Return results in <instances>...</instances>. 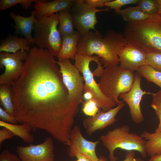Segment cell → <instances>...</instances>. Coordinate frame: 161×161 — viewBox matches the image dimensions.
<instances>
[{"label": "cell", "instance_id": "f1b7e54d", "mask_svg": "<svg viewBox=\"0 0 161 161\" xmlns=\"http://www.w3.org/2000/svg\"><path fill=\"white\" fill-rule=\"evenodd\" d=\"M139 0H114L109 1L106 2L105 6L109 7V8L113 9L115 13L119 14L122 7L129 4H137Z\"/></svg>", "mask_w": 161, "mask_h": 161}, {"label": "cell", "instance_id": "7c38bea8", "mask_svg": "<svg viewBox=\"0 0 161 161\" xmlns=\"http://www.w3.org/2000/svg\"><path fill=\"white\" fill-rule=\"evenodd\" d=\"M69 143L67 149L68 155L70 157H75L76 154H83L93 161L99 159L95 149L99 140L93 142L85 139L82 135L80 128L78 125L72 128L69 136Z\"/></svg>", "mask_w": 161, "mask_h": 161}, {"label": "cell", "instance_id": "4316f807", "mask_svg": "<svg viewBox=\"0 0 161 161\" xmlns=\"http://www.w3.org/2000/svg\"><path fill=\"white\" fill-rule=\"evenodd\" d=\"M38 0H0V10H4L18 4H20L25 9L30 7L32 3H36Z\"/></svg>", "mask_w": 161, "mask_h": 161}, {"label": "cell", "instance_id": "d590c367", "mask_svg": "<svg viewBox=\"0 0 161 161\" xmlns=\"http://www.w3.org/2000/svg\"><path fill=\"white\" fill-rule=\"evenodd\" d=\"M123 161H145L139 157H135V153L134 151H127L125 155V159Z\"/></svg>", "mask_w": 161, "mask_h": 161}, {"label": "cell", "instance_id": "52a82bcc", "mask_svg": "<svg viewBox=\"0 0 161 161\" xmlns=\"http://www.w3.org/2000/svg\"><path fill=\"white\" fill-rule=\"evenodd\" d=\"M74 65L81 73L85 81L84 92H89L93 96L92 99L96 103L98 107L106 112L114 107L116 104L106 97L100 89L98 83L94 78L93 72L90 70V63L93 61L97 64L101 63L100 58L96 55L90 56L76 54Z\"/></svg>", "mask_w": 161, "mask_h": 161}, {"label": "cell", "instance_id": "5b68a950", "mask_svg": "<svg viewBox=\"0 0 161 161\" xmlns=\"http://www.w3.org/2000/svg\"><path fill=\"white\" fill-rule=\"evenodd\" d=\"M130 129L127 125H123L108 131L100 136V140L109 151L110 161H116L118 159L114 154L115 150L118 148L127 151H137L143 157H146L145 140L140 135L130 133Z\"/></svg>", "mask_w": 161, "mask_h": 161}, {"label": "cell", "instance_id": "ee69618b", "mask_svg": "<svg viewBox=\"0 0 161 161\" xmlns=\"http://www.w3.org/2000/svg\"><path fill=\"white\" fill-rule=\"evenodd\" d=\"M54 161H55V160H54Z\"/></svg>", "mask_w": 161, "mask_h": 161}, {"label": "cell", "instance_id": "4dcf8cb0", "mask_svg": "<svg viewBox=\"0 0 161 161\" xmlns=\"http://www.w3.org/2000/svg\"><path fill=\"white\" fill-rule=\"evenodd\" d=\"M109 0H76L75 4L78 5L90 8L105 6V4Z\"/></svg>", "mask_w": 161, "mask_h": 161}, {"label": "cell", "instance_id": "b9f144b4", "mask_svg": "<svg viewBox=\"0 0 161 161\" xmlns=\"http://www.w3.org/2000/svg\"><path fill=\"white\" fill-rule=\"evenodd\" d=\"M98 158L99 159L97 161H108L107 158L103 156H100Z\"/></svg>", "mask_w": 161, "mask_h": 161}, {"label": "cell", "instance_id": "8d00e7d4", "mask_svg": "<svg viewBox=\"0 0 161 161\" xmlns=\"http://www.w3.org/2000/svg\"><path fill=\"white\" fill-rule=\"evenodd\" d=\"M151 106L154 110L160 121L158 126L156 129L155 132L161 133V109L154 105H151Z\"/></svg>", "mask_w": 161, "mask_h": 161}, {"label": "cell", "instance_id": "5bb4252c", "mask_svg": "<svg viewBox=\"0 0 161 161\" xmlns=\"http://www.w3.org/2000/svg\"><path fill=\"white\" fill-rule=\"evenodd\" d=\"M124 105V103L121 104L106 112L99 110L94 116L85 118L83 124L87 134L91 135L97 130L114 124L117 120L115 116Z\"/></svg>", "mask_w": 161, "mask_h": 161}, {"label": "cell", "instance_id": "e0dca14e", "mask_svg": "<svg viewBox=\"0 0 161 161\" xmlns=\"http://www.w3.org/2000/svg\"><path fill=\"white\" fill-rule=\"evenodd\" d=\"M9 15L15 22V24L13 26L15 29L16 33L24 36L31 45H33L34 44L32 32L36 19L34 10L32 11L31 15L28 17L22 16L18 14L16 15L12 12H10Z\"/></svg>", "mask_w": 161, "mask_h": 161}, {"label": "cell", "instance_id": "d6a6232c", "mask_svg": "<svg viewBox=\"0 0 161 161\" xmlns=\"http://www.w3.org/2000/svg\"><path fill=\"white\" fill-rule=\"evenodd\" d=\"M0 161H21L19 157L8 150L3 151L0 154Z\"/></svg>", "mask_w": 161, "mask_h": 161}, {"label": "cell", "instance_id": "836d02e7", "mask_svg": "<svg viewBox=\"0 0 161 161\" xmlns=\"http://www.w3.org/2000/svg\"><path fill=\"white\" fill-rule=\"evenodd\" d=\"M15 136L14 133L9 129L3 127L0 129V146L2 142L7 139H10Z\"/></svg>", "mask_w": 161, "mask_h": 161}, {"label": "cell", "instance_id": "7bdbcfd3", "mask_svg": "<svg viewBox=\"0 0 161 161\" xmlns=\"http://www.w3.org/2000/svg\"><path fill=\"white\" fill-rule=\"evenodd\" d=\"M80 161L79 160L77 159V160H75V161Z\"/></svg>", "mask_w": 161, "mask_h": 161}, {"label": "cell", "instance_id": "60d3db41", "mask_svg": "<svg viewBox=\"0 0 161 161\" xmlns=\"http://www.w3.org/2000/svg\"><path fill=\"white\" fill-rule=\"evenodd\" d=\"M157 1L158 3V8L156 13L161 16V0H157Z\"/></svg>", "mask_w": 161, "mask_h": 161}, {"label": "cell", "instance_id": "9a60e30c", "mask_svg": "<svg viewBox=\"0 0 161 161\" xmlns=\"http://www.w3.org/2000/svg\"><path fill=\"white\" fill-rule=\"evenodd\" d=\"M147 54L140 48L128 43L118 52L119 65L124 69L134 72L140 66L146 64Z\"/></svg>", "mask_w": 161, "mask_h": 161}, {"label": "cell", "instance_id": "cb8c5ba5", "mask_svg": "<svg viewBox=\"0 0 161 161\" xmlns=\"http://www.w3.org/2000/svg\"><path fill=\"white\" fill-rule=\"evenodd\" d=\"M0 101L1 105L4 110L12 116H15L12 88L11 85L2 84L0 85Z\"/></svg>", "mask_w": 161, "mask_h": 161}, {"label": "cell", "instance_id": "7402d4cb", "mask_svg": "<svg viewBox=\"0 0 161 161\" xmlns=\"http://www.w3.org/2000/svg\"><path fill=\"white\" fill-rule=\"evenodd\" d=\"M58 21L59 26L58 30L61 36L71 35L75 32L70 9L59 12Z\"/></svg>", "mask_w": 161, "mask_h": 161}, {"label": "cell", "instance_id": "83f0119b", "mask_svg": "<svg viewBox=\"0 0 161 161\" xmlns=\"http://www.w3.org/2000/svg\"><path fill=\"white\" fill-rule=\"evenodd\" d=\"M145 63L146 64L161 72V52L147 53Z\"/></svg>", "mask_w": 161, "mask_h": 161}, {"label": "cell", "instance_id": "ffe728a7", "mask_svg": "<svg viewBox=\"0 0 161 161\" xmlns=\"http://www.w3.org/2000/svg\"><path fill=\"white\" fill-rule=\"evenodd\" d=\"M140 136L145 140V150L150 156L161 154V133L144 131Z\"/></svg>", "mask_w": 161, "mask_h": 161}, {"label": "cell", "instance_id": "484cf974", "mask_svg": "<svg viewBox=\"0 0 161 161\" xmlns=\"http://www.w3.org/2000/svg\"><path fill=\"white\" fill-rule=\"evenodd\" d=\"M137 4L144 14L152 16L156 14L158 8L157 0H139Z\"/></svg>", "mask_w": 161, "mask_h": 161}, {"label": "cell", "instance_id": "1f68e13d", "mask_svg": "<svg viewBox=\"0 0 161 161\" xmlns=\"http://www.w3.org/2000/svg\"><path fill=\"white\" fill-rule=\"evenodd\" d=\"M0 119L1 121L13 124L18 123L15 117L9 114L1 107H0Z\"/></svg>", "mask_w": 161, "mask_h": 161}, {"label": "cell", "instance_id": "3957f363", "mask_svg": "<svg viewBox=\"0 0 161 161\" xmlns=\"http://www.w3.org/2000/svg\"><path fill=\"white\" fill-rule=\"evenodd\" d=\"M124 36L127 43L147 53L161 52V16L156 13L143 21L128 22Z\"/></svg>", "mask_w": 161, "mask_h": 161}, {"label": "cell", "instance_id": "ac0fdd59", "mask_svg": "<svg viewBox=\"0 0 161 161\" xmlns=\"http://www.w3.org/2000/svg\"><path fill=\"white\" fill-rule=\"evenodd\" d=\"M81 36L77 31L72 34L61 36V47L57 56L58 60L70 59L74 60L77 46Z\"/></svg>", "mask_w": 161, "mask_h": 161}, {"label": "cell", "instance_id": "ba28073f", "mask_svg": "<svg viewBox=\"0 0 161 161\" xmlns=\"http://www.w3.org/2000/svg\"><path fill=\"white\" fill-rule=\"evenodd\" d=\"M56 63L60 67L62 81L68 90L69 98L80 104L83 103L84 80L83 76L69 59L58 60Z\"/></svg>", "mask_w": 161, "mask_h": 161}, {"label": "cell", "instance_id": "f546056e", "mask_svg": "<svg viewBox=\"0 0 161 161\" xmlns=\"http://www.w3.org/2000/svg\"><path fill=\"white\" fill-rule=\"evenodd\" d=\"M82 109L83 113L89 117H93L99 110L96 102L93 99L85 101Z\"/></svg>", "mask_w": 161, "mask_h": 161}, {"label": "cell", "instance_id": "74e56055", "mask_svg": "<svg viewBox=\"0 0 161 161\" xmlns=\"http://www.w3.org/2000/svg\"><path fill=\"white\" fill-rule=\"evenodd\" d=\"M80 161H93L86 156L80 153H77L75 156Z\"/></svg>", "mask_w": 161, "mask_h": 161}, {"label": "cell", "instance_id": "e575fe53", "mask_svg": "<svg viewBox=\"0 0 161 161\" xmlns=\"http://www.w3.org/2000/svg\"><path fill=\"white\" fill-rule=\"evenodd\" d=\"M152 101L151 105H153L161 109V90L155 93H152Z\"/></svg>", "mask_w": 161, "mask_h": 161}, {"label": "cell", "instance_id": "4fadbf2b", "mask_svg": "<svg viewBox=\"0 0 161 161\" xmlns=\"http://www.w3.org/2000/svg\"><path fill=\"white\" fill-rule=\"evenodd\" d=\"M109 8L100 10L88 8L77 5L75 2L70 9L74 28L81 36L88 33L90 30L95 31H97L95 28V26L97 23L96 13L102 11H107Z\"/></svg>", "mask_w": 161, "mask_h": 161}, {"label": "cell", "instance_id": "2e32d148", "mask_svg": "<svg viewBox=\"0 0 161 161\" xmlns=\"http://www.w3.org/2000/svg\"><path fill=\"white\" fill-rule=\"evenodd\" d=\"M75 0H55L45 2L38 0L34 5L36 18L49 17L62 10L70 9Z\"/></svg>", "mask_w": 161, "mask_h": 161}, {"label": "cell", "instance_id": "277c9868", "mask_svg": "<svg viewBox=\"0 0 161 161\" xmlns=\"http://www.w3.org/2000/svg\"><path fill=\"white\" fill-rule=\"evenodd\" d=\"M100 77L98 84L103 94L117 105L124 103L118 98L131 88L135 78L134 72L116 65L104 69Z\"/></svg>", "mask_w": 161, "mask_h": 161}, {"label": "cell", "instance_id": "6da1fadb", "mask_svg": "<svg viewBox=\"0 0 161 161\" xmlns=\"http://www.w3.org/2000/svg\"><path fill=\"white\" fill-rule=\"evenodd\" d=\"M11 86L18 123L46 131L63 144L69 142L80 104L69 98L58 65L47 49L31 48Z\"/></svg>", "mask_w": 161, "mask_h": 161}, {"label": "cell", "instance_id": "8992f818", "mask_svg": "<svg viewBox=\"0 0 161 161\" xmlns=\"http://www.w3.org/2000/svg\"><path fill=\"white\" fill-rule=\"evenodd\" d=\"M59 13L49 17L36 19L33 27L34 44L40 48L47 49L57 56L62 45V38L57 27Z\"/></svg>", "mask_w": 161, "mask_h": 161}, {"label": "cell", "instance_id": "44dd1931", "mask_svg": "<svg viewBox=\"0 0 161 161\" xmlns=\"http://www.w3.org/2000/svg\"><path fill=\"white\" fill-rule=\"evenodd\" d=\"M0 126L9 129L15 136L20 138L26 143H31L34 141V137L31 132L32 128L29 124L25 123L13 124L0 120Z\"/></svg>", "mask_w": 161, "mask_h": 161}, {"label": "cell", "instance_id": "8fae6325", "mask_svg": "<svg viewBox=\"0 0 161 161\" xmlns=\"http://www.w3.org/2000/svg\"><path fill=\"white\" fill-rule=\"evenodd\" d=\"M54 150L53 141L50 137L46 138L40 144L16 147L21 161H54Z\"/></svg>", "mask_w": 161, "mask_h": 161}, {"label": "cell", "instance_id": "ab89813d", "mask_svg": "<svg viewBox=\"0 0 161 161\" xmlns=\"http://www.w3.org/2000/svg\"><path fill=\"white\" fill-rule=\"evenodd\" d=\"M148 161H161V154L151 156Z\"/></svg>", "mask_w": 161, "mask_h": 161}, {"label": "cell", "instance_id": "f35d334b", "mask_svg": "<svg viewBox=\"0 0 161 161\" xmlns=\"http://www.w3.org/2000/svg\"><path fill=\"white\" fill-rule=\"evenodd\" d=\"M83 99L85 101L93 99V96L92 94L89 92H85L83 95Z\"/></svg>", "mask_w": 161, "mask_h": 161}, {"label": "cell", "instance_id": "7a4b0ae2", "mask_svg": "<svg viewBox=\"0 0 161 161\" xmlns=\"http://www.w3.org/2000/svg\"><path fill=\"white\" fill-rule=\"evenodd\" d=\"M127 44L124 35L114 30H108L104 37L97 31H90L80 37L76 54L97 55L106 68L120 64L118 52Z\"/></svg>", "mask_w": 161, "mask_h": 161}, {"label": "cell", "instance_id": "30bf717a", "mask_svg": "<svg viewBox=\"0 0 161 161\" xmlns=\"http://www.w3.org/2000/svg\"><path fill=\"white\" fill-rule=\"evenodd\" d=\"M141 76L137 72L130 89L126 93L121 94L119 96L120 98L128 105L131 119L137 124H140L144 120L140 107L142 97L145 95H151L152 93L143 91L142 89L140 86Z\"/></svg>", "mask_w": 161, "mask_h": 161}, {"label": "cell", "instance_id": "d6986e66", "mask_svg": "<svg viewBox=\"0 0 161 161\" xmlns=\"http://www.w3.org/2000/svg\"><path fill=\"white\" fill-rule=\"evenodd\" d=\"M29 41L25 38L18 37L10 35L1 41L0 52L14 53L18 51L24 50L29 52L31 49Z\"/></svg>", "mask_w": 161, "mask_h": 161}, {"label": "cell", "instance_id": "d4e9b609", "mask_svg": "<svg viewBox=\"0 0 161 161\" xmlns=\"http://www.w3.org/2000/svg\"><path fill=\"white\" fill-rule=\"evenodd\" d=\"M137 72L149 82L155 83L161 88V72L145 64L140 66Z\"/></svg>", "mask_w": 161, "mask_h": 161}, {"label": "cell", "instance_id": "603a6c76", "mask_svg": "<svg viewBox=\"0 0 161 161\" xmlns=\"http://www.w3.org/2000/svg\"><path fill=\"white\" fill-rule=\"evenodd\" d=\"M119 14L125 21L128 22L141 21L149 19L153 16L143 13L138 6L128 7L125 9H121Z\"/></svg>", "mask_w": 161, "mask_h": 161}, {"label": "cell", "instance_id": "9c48e42d", "mask_svg": "<svg viewBox=\"0 0 161 161\" xmlns=\"http://www.w3.org/2000/svg\"><path fill=\"white\" fill-rule=\"evenodd\" d=\"M27 52L21 50L14 53L0 52V68H5L4 72L0 76V85L12 86L21 75L24 63L27 55Z\"/></svg>", "mask_w": 161, "mask_h": 161}]
</instances>
